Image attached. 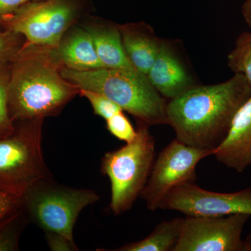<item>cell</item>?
<instances>
[{
  "mask_svg": "<svg viewBox=\"0 0 251 251\" xmlns=\"http://www.w3.org/2000/svg\"><path fill=\"white\" fill-rule=\"evenodd\" d=\"M56 48L26 41L10 65L8 109L13 121L56 117L80 94L62 75Z\"/></svg>",
  "mask_w": 251,
  "mask_h": 251,
  "instance_id": "1",
  "label": "cell"
},
{
  "mask_svg": "<svg viewBox=\"0 0 251 251\" xmlns=\"http://www.w3.org/2000/svg\"><path fill=\"white\" fill-rule=\"evenodd\" d=\"M251 95V85L242 74L221 83L196 86L168 100V125L181 143L215 151L236 112Z\"/></svg>",
  "mask_w": 251,
  "mask_h": 251,
  "instance_id": "2",
  "label": "cell"
},
{
  "mask_svg": "<svg viewBox=\"0 0 251 251\" xmlns=\"http://www.w3.org/2000/svg\"><path fill=\"white\" fill-rule=\"evenodd\" d=\"M62 75L80 90L102 94L134 117L151 126L168 125V100L157 92L148 75L136 69L101 68L77 72L64 67Z\"/></svg>",
  "mask_w": 251,
  "mask_h": 251,
  "instance_id": "3",
  "label": "cell"
},
{
  "mask_svg": "<svg viewBox=\"0 0 251 251\" xmlns=\"http://www.w3.org/2000/svg\"><path fill=\"white\" fill-rule=\"evenodd\" d=\"M136 123V138L105 153L100 161V172L110 180V209L115 215L131 209L148 181L155 161V139L150 133V126L143 122Z\"/></svg>",
  "mask_w": 251,
  "mask_h": 251,
  "instance_id": "4",
  "label": "cell"
},
{
  "mask_svg": "<svg viewBox=\"0 0 251 251\" xmlns=\"http://www.w3.org/2000/svg\"><path fill=\"white\" fill-rule=\"evenodd\" d=\"M99 200L94 190L63 186L52 178L26 188L21 205L29 222L44 232H58L74 242V227L81 211Z\"/></svg>",
  "mask_w": 251,
  "mask_h": 251,
  "instance_id": "5",
  "label": "cell"
},
{
  "mask_svg": "<svg viewBox=\"0 0 251 251\" xmlns=\"http://www.w3.org/2000/svg\"><path fill=\"white\" fill-rule=\"evenodd\" d=\"M44 122H15L12 133L0 138V189L23 193L36 181L53 178L41 147Z\"/></svg>",
  "mask_w": 251,
  "mask_h": 251,
  "instance_id": "6",
  "label": "cell"
},
{
  "mask_svg": "<svg viewBox=\"0 0 251 251\" xmlns=\"http://www.w3.org/2000/svg\"><path fill=\"white\" fill-rule=\"evenodd\" d=\"M93 11L92 0H35L5 18L3 29L20 33L31 44L56 48L69 28Z\"/></svg>",
  "mask_w": 251,
  "mask_h": 251,
  "instance_id": "7",
  "label": "cell"
},
{
  "mask_svg": "<svg viewBox=\"0 0 251 251\" xmlns=\"http://www.w3.org/2000/svg\"><path fill=\"white\" fill-rule=\"evenodd\" d=\"M214 150L193 148L175 138L158 154L140 197L150 211L160 204L173 188L187 182H196V167Z\"/></svg>",
  "mask_w": 251,
  "mask_h": 251,
  "instance_id": "8",
  "label": "cell"
},
{
  "mask_svg": "<svg viewBox=\"0 0 251 251\" xmlns=\"http://www.w3.org/2000/svg\"><path fill=\"white\" fill-rule=\"evenodd\" d=\"M159 209L177 211L186 216L221 217L244 214L251 216V187L237 192L219 193L184 183L168 193Z\"/></svg>",
  "mask_w": 251,
  "mask_h": 251,
  "instance_id": "9",
  "label": "cell"
},
{
  "mask_svg": "<svg viewBox=\"0 0 251 251\" xmlns=\"http://www.w3.org/2000/svg\"><path fill=\"white\" fill-rule=\"evenodd\" d=\"M250 215L186 216L173 251H245L242 232Z\"/></svg>",
  "mask_w": 251,
  "mask_h": 251,
  "instance_id": "10",
  "label": "cell"
},
{
  "mask_svg": "<svg viewBox=\"0 0 251 251\" xmlns=\"http://www.w3.org/2000/svg\"><path fill=\"white\" fill-rule=\"evenodd\" d=\"M147 75L168 101L199 85L179 39H162L156 59Z\"/></svg>",
  "mask_w": 251,
  "mask_h": 251,
  "instance_id": "11",
  "label": "cell"
},
{
  "mask_svg": "<svg viewBox=\"0 0 251 251\" xmlns=\"http://www.w3.org/2000/svg\"><path fill=\"white\" fill-rule=\"evenodd\" d=\"M214 156L220 163L242 173L251 166V95L234 115L226 138Z\"/></svg>",
  "mask_w": 251,
  "mask_h": 251,
  "instance_id": "12",
  "label": "cell"
},
{
  "mask_svg": "<svg viewBox=\"0 0 251 251\" xmlns=\"http://www.w3.org/2000/svg\"><path fill=\"white\" fill-rule=\"evenodd\" d=\"M90 33L100 62L110 69H135L124 51L118 23L89 14L79 23Z\"/></svg>",
  "mask_w": 251,
  "mask_h": 251,
  "instance_id": "13",
  "label": "cell"
},
{
  "mask_svg": "<svg viewBox=\"0 0 251 251\" xmlns=\"http://www.w3.org/2000/svg\"><path fill=\"white\" fill-rule=\"evenodd\" d=\"M127 59L138 72L148 75L158 52L162 39L148 23L118 24Z\"/></svg>",
  "mask_w": 251,
  "mask_h": 251,
  "instance_id": "14",
  "label": "cell"
},
{
  "mask_svg": "<svg viewBox=\"0 0 251 251\" xmlns=\"http://www.w3.org/2000/svg\"><path fill=\"white\" fill-rule=\"evenodd\" d=\"M56 49L68 69L87 72L105 68L99 58L90 33L79 23L63 34Z\"/></svg>",
  "mask_w": 251,
  "mask_h": 251,
  "instance_id": "15",
  "label": "cell"
},
{
  "mask_svg": "<svg viewBox=\"0 0 251 251\" xmlns=\"http://www.w3.org/2000/svg\"><path fill=\"white\" fill-rule=\"evenodd\" d=\"M185 219L175 218L157 225L150 235L138 242L126 244L115 251H173L179 242Z\"/></svg>",
  "mask_w": 251,
  "mask_h": 251,
  "instance_id": "16",
  "label": "cell"
},
{
  "mask_svg": "<svg viewBox=\"0 0 251 251\" xmlns=\"http://www.w3.org/2000/svg\"><path fill=\"white\" fill-rule=\"evenodd\" d=\"M29 223L21 204L0 219V251H19L21 234Z\"/></svg>",
  "mask_w": 251,
  "mask_h": 251,
  "instance_id": "17",
  "label": "cell"
},
{
  "mask_svg": "<svg viewBox=\"0 0 251 251\" xmlns=\"http://www.w3.org/2000/svg\"><path fill=\"white\" fill-rule=\"evenodd\" d=\"M227 64L235 74H242L251 85V31L239 34L234 49L227 56Z\"/></svg>",
  "mask_w": 251,
  "mask_h": 251,
  "instance_id": "18",
  "label": "cell"
},
{
  "mask_svg": "<svg viewBox=\"0 0 251 251\" xmlns=\"http://www.w3.org/2000/svg\"><path fill=\"white\" fill-rule=\"evenodd\" d=\"M10 64L0 66V138L12 133L15 123L10 117L8 109V85L10 76Z\"/></svg>",
  "mask_w": 251,
  "mask_h": 251,
  "instance_id": "19",
  "label": "cell"
},
{
  "mask_svg": "<svg viewBox=\"0 0 251 251\" xmlns=\"http://www.w3.org/2000/svg\"><path fill=\"white\" fill-rule=\"evenodd\" d=\"M25 42V38L20 33L0 29V66L11 64Z\"/></svg>",
  "mask_w": 251,
  "mask_h": 251,
  "instance_id": "20",
  "label": "cell"
},
{
  "mask_svg": "<svg viewBox=\"0 0 251 251\" xmlns=\"http://www.w3.org/2000/svg\"><path fill=\"white\" fill-rule=\"evenodd\" d=\"M106 128L109 133L117 139L126 143H130L136 138L137 129L125 114V111L117 112L113 116L105 120Z\"/></svg>",
  "mask_w": 251,
  "mask_h": 251,
  "instance_id": "21",
  "label": "cell"
},
{
  "mask_svg": "<svg viewBox=\"0 0 251 251\" xmlns=\"http://www.w3.org/2000/svg\"><path fill=\"white\" fill-rule=\"evenodd\" d=\"M79 96L87 99L93 109L94 113L105 120L123 110L117 104L97 92L80 90Z\"/></svg>",
  "mask_w": 251,
  "mask_h": 251,
  "instance_id": "22",
  "label": "cell"
},
{
  "mask_svg": "<svg viewBox=\"0 0 251 251\" xmlns=\"http://www.w3.org/2000/svg\"><path fill=\"white\" fill-rule=\"evenodd\" d=\"M46 242L50 250L52 251H78L75 242L64 237L58 232H45Z\"/></svg>",
  "mask_w": 251,
  "mask_h": 251,
  "instance_id": "23",
  "label": "cell"
},
{
  "mask_svg": "<svg viewBox=\"0 0 251 251\" xmlns=\"http://www.w3.org/2000/svg\"><path fill=\"white\" fill-rule=\"evenodd\" d=\"M23 193L0 189V219L21 205Z\"/></svg>",
  "mask_w": 251,
  "mask_h": 251,
  "instance_id": "24",
  "label": "cell"
},
{
  "mask_svg": "<svg viewBox=\"0 0 251 251\" xmlns=\"http://www.w3.org/2000/svg\"><path fill=\"white\" fill-rule=\"evenodd\" d=\"M35 0H0V29H3L5 18L22 6V5Z\"/></svg>",
  "mask_w": 251,
  "mask_h": 251,
  "instance_id": "25",
  "label": "cell"
},
{
  "mask_svg": "<svg viewBox=\"0 0 251 251\" xmlns=\"http://www.w3.org/2000/svg\"><path fill=\"white\" fill-rule=\"evenodd\" d=\"M243 17L247 22L248 25L251 28V0H246L242 5Z\"/></svg>",
  "mask_w": 251,
  "mask_h": 251,
  "instance_id": "26",
  "label": "cell"
},
{
  "mask_svg": "<svg viewBox=\"0 0 251 251\" xmlns=\"http://www.w3.org/2000/svg\"><path fill=\"white\" fill-rule=\"evenodd\" d=\"M244 246H245V251H251V232L244 239Z\"/></svg>",
  "mask_w": 251,
  "mask_h": 251,
  "instance_id": "27",
  "label": "cell"
}]
</instances>
